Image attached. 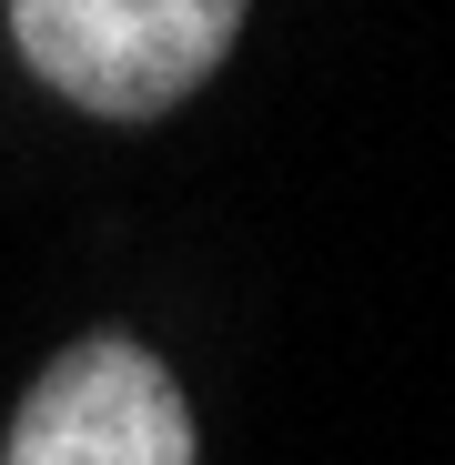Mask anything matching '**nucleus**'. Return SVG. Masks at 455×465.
<instances>
[{"mask_svg":"<svg viewBox=\"0 0 455 465\" xmlns=\"http://www.w3.org/2000/svg\"><path fill=\"white\" fill-rule=\"evenodd\" d=\"M233 31H243V0H11L21 61L61 102L112 122H152L183 92H203Z\"/></svg>","mask_w":455,"mask_h":465,"instance_id":"obj_1","label":"nucleus"},{"mask_svg":"<svg viewBox=\"0 0 455 465\" xmlns=\"http://www.w3.org/2000/svg\"><path fill=\"white\" fill-rule=\"evenodd\" d=\"M0 465H193V405L132 334H82L21 395Z\"/></svg>","mask_w":455,"mask_h":465,"instance_id":"obj_2","label":"nucleus"}]
</instances>
